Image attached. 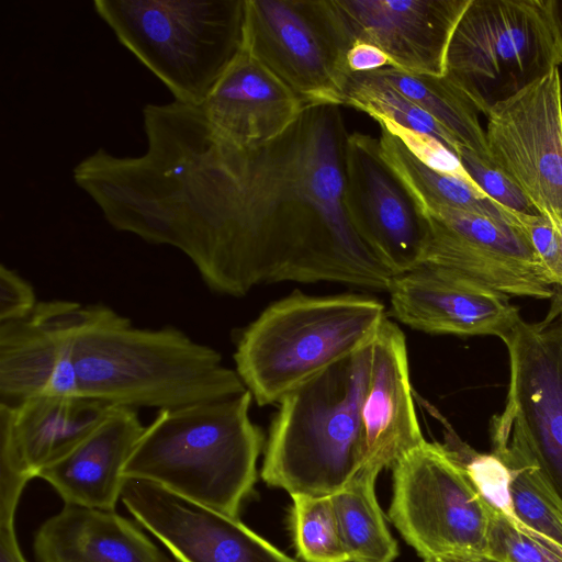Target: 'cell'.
Instances as JSON below:
<instances>
[{
    "instance_id": "16",
    "label": "cell",
    "mask_w": 562,
    "mask_h": 562,
    "mask_svg": "<svg viewBox=\"0 0 562 562\" xmlns=\"http://www.w3.org/2000/svg\"><path fill=\"white\" fill-rule=\"evenodd\" d=\"M391 314L413 329L503 338L521 318L503 294L453 269L422 263L394 276Z\"/></svg>"
},
{
    "instance_id": "17",
    "label": "cell",
    "mask_w": 562,
    "mask_h": 562,
    "mask_svg": "<svg viewBox=\"0 0 562 562\" xmlns=\"http://www.w3.org/2000/svg\"><path fill=\"white\" fill-rule=\"evenodd\" d=\"M200 108L223 140L252 150L280 137L307 105L243 47Z\"/></svg>"
},
{
    "instance_id": "33",
    "label": "cell",
    "mask_w": 562,
    "mask_h": 562,
    "mask_svg": "<svg viewBox=\"0 0 562 562\" xmlns=\"http://www.w3.org/2000/svg\"><path fill=\"white\" fill-rule=\"evenodd\" d=\"M33 286L18 272L0 266V323L27 317L36 307Z\"/></svg>"
},
{
    "instance_id": "21",
    "label": "cell",
    "mask_w": 562,
    "mask_h": 562,
    "mask_svg": "<svg viewBox=\"0 0 562 562\" xmlns=\"http://www.w3.org/2000/svg\"><path fill=\"white\" fill-rule=\"evenodd\" d=\"M33 552L37 562H172L115 510L66 504L38 527Z\"/></svg>"
},
{
    "instance_id": "7",
    "label": "cell",
    "mask_w": 562,
    "mask_h": 562,
    "mask_svg": "<svg viewBox=\"0 0 562 562\" xmlns=\"http://www.w3.org/2000/svg\"><path fill=\"white\" fill-rule=\"evenodd\" d=\"M559 65L548 0H471L450 42L447 75L486 115Z\"/></svg>"
},
{
    "instance_id": "28",
    "label": "cell",
    "mask_w": 562,
    "mask_h": 562,
    "mask_svg": "<svg viewBox=\"0 0 562 562\" xmlns=\"http://www.w3.org/2000/svg\"><path fill=\"white\" fill-rule=\"evenodd\" d=\"M291 522L297 557L304 562H350L330 496L293 494Z\"/></svg>"
},
{
    "instance_id": "26",
    "label": "cell",
    "mask_w": 562,
    "mask_h": 562,
    "mask_svg": "<svg viewBox=\"0 0 562 562\" xmlns=\"http://www.w3.org/2000/svg\"><path fill=\"white\" fill-rule=\"evenodd\" d=\"M429 413L443 426L445 441L441 443L454 461L464 470L482 501L493 515L503 517L510 526L524 535L562 551L548 538L532 530L515 514L510 494V470L494 452L482 453L463 442L447 419L426 401H422Z\"/></svg>"
},
{
    "instance_id": "29",
    "label": "cell",
    "mask_w": 562,
    "mask_h": 562,
    "mask_svg": "<svg viewBox=\"0 0 562 562\" xmlns=\"http://www.w3.org/2000/svg\"><path fill=\"white\" fill-rule=\"evenodd\" d=\"M494 453L510 470V494L517 517L526 526L562 548L561 501L533 467L508 450Z\"/></svg>"
},
{
    "instance_id": "34",
    "label": "cell",
    "mask_w": 562,
    "mask_h": 562,
    "mask_svg": "<svg viewBox=\"0 0 562 562\" xmlns=\"http://www.w3.org/2000/svg\"><path fill=\"white\" fill-rule=\"evenodd\" d=\"M347 68L350 72H372L392 67L387 55L378 46L356 41L347 53Z\"/></svg>"
},
{
    "instance_id": "25",
    "label": "cell",
    "mask_w": 562,
    "mask_h": 562,
    "mask_svg": "<svg viewBox=\"0 0 562 562\" xmlns=\"http://www.w3.org/2000/svg\"><path fill=\"white\" fill-rule=\"evenodd\" d=\"M378 475L360 470L331 495L345 550L350 562H393L398 555L375 495Z\"/></svg>"
},
{
    "instance_id": "37",
    "label": "cell",
    "mask_w": 562,
    "mask_h": 562,
    "mask_svg": "<svg viewBox=\"0 0 562 562\" xmlns=\"http://www.w3.org/2000/svg\"><path fill=\"white\" fill-rule=\"evenodd\" d=\"M443 562H497L495 560L485 558V557H476V558H452L441 560Z\"/></svg>"
},
{
    "instance_id": "2",
    "label": "cell",
    "mask_w": 562,
    "mask_h": 562,
    "mask_svg": "<svg viewBox=\"0 0 562 562\" xmlns=\"http://www.w3.org/2000/svg\"><path fill=\"white\" fill-rule=\"evenodd\" d=\"M79 395L121 407L176 408L247 391L221 353L172 326L134 327L98 304L67 333Z\"/></svg>"
},
{
    "instance_id": "36",
    "label": "cell",
    "mask_w": 562,
    "mask_h": 562,
    "mask_svg": "<svg viewBox=\"0 0 562 562\" xmlns=\"http://www.w3.org/2000/svg\"><path fill=\"white\" fill-rule=\"evenodd\" d=\"M548 7L555 31L560 64L562 65V0H548Z\"/></svg>"
},
{
    "instance_id": "3",
    "label": "cell",
    "mask_w": 562,
    "mask_h": 562,
    "mask_svg": "<svg viewBox=\"0 0 562 562\" xmlns=\"http://www.w3.org/2000/svg\"><path fill=\"white\" fill-rule=\"evenodd\" d=\"M252 395L159 409L132 450L123 477L144 480L239 517L257 481L263 435L250 418Z\"/></svg>"
},
{
    "instance_id": "4",
    "label": "cell",
    "mask_w": 562,
    "mask_h": 562,
    "mask_svg": "<svg viewBox=\"0 0 562 562\" xmlns=\"http://www.w3.org/2000/svg\"><path fill=\"white\" fill-rule=\"evenodd\" d=\"M371 346L306 381L280 402L260 471L266 484L290 495L330 496L364 462L361 407Z\"/></svg>"
},
{
    "instance_id": "14",
    "label": "cell",
    "mask_w": 562,
    "mask_h": 562,
    "mask_svg": "<svg viewBox=\"0 0 562 562\" xmlns=\"http://www.w3.org/2000/svg\"><path fill=\"white\" fill-rule=\"evenodd\" d=\"M121 502L177 562H297L239 518L155 483L124 477Z\"/></svg>"
},
{
    "instance_id": "6",
    "label": "cell",
    "mask_w": 562,
    "mask_h": 562,
    "mask_svg": "<svg viewBox=\"0 0 562 562\" xmlns=\"http://www.w3.org/2000/svg\"><path fill=\"white\" fill-rule=\"evenodd\" d=\"M92 5L183 104L200 106L244 47L246 0H94Z\"/></svg>"
},
{
    "instance_id": "35",
    "label": "cell",
    "mask_w": 562,
    "mask_h": 562,
    "mask_svg": "<svg viewBox=\"0 0 562 562\" xmlns=\"http://www.w3.org/2000/svg\"><path fill=\"white\" fill-rule=\"evenodd\" d=\"M0 562H26L16 539L14 522L0 524Z\"/></svg>"
},
{
    "instance_id": "32",
    "label": "cell",
    "mask_w": 562,
    "mask_h": 562,
    "mask_svg": "<svg viewBox=\"0 0 562 562\" xmlns=\"http://www.w3.org/2000/svg\"><path fill=\"white\" fill-rule=\"evenodd\" d=\"M380 127L394 135L407 150L425 166L457 176L475 184L463 169L459 158L435 137L403 127L386 120H375Z\"/></svg>"
},
{
    "instance_id": "39",
    "label": "cell",
    "mask_w": 562,
    "mask_h": 562,
    "mask_svg": "<svg viewBox=\"0 0 562 562\" xmlns=\"http://www.w3.org/2000/svg\"><path fill=\"white\" fill-rule=\"evenodd\" d=\"M423 562H443L441 560H436V559H432V560H424Z\"/></svg>"
},
{
    "instance_id": "5",
    "label": "cell",
    "mask_w": 562,
    "mask_h": 562,
    "mask_svg": "<svg viewBox=\"0 0 562 562\" xmlns=\"http://www.w3.org/2000/svg\"><path fill=\"white\" fill-rule=\"evenodd\" d=\"M386 318L371 296H313L295 291L241 333L236 372L258 405L279 403L336 363L368 348Z\"/></svg>"
},
{
    "instance_id": "11",
    "label": "cell",
    "mask_w": 562,
    "mask_h": 562,
    "mask_svg": "<svg viewBox=\"0 0 562 562\" xmlns=\"http://www.w3.org/2000/svg\"><path fill=\"white\" fill-rule=\"evenodd\" d=\"M492 164L553 224L562 218V86L559 67L487 114Z\"/></svg>"
},
{
    "instance_id": "24",
    "label": "cell",
    "mask_w": 562,
    "mask_h": 562,
    "mask_svg": "<svg viewBox=\"0 0 562 562\" xmlns=\"http://www.w3.org/2000/svg\"><path fill=\"white\" fill-rule=\"evenodd\" d=\"M375 72L425 110L463 147L492 162L479 110L447 74L441 77L413 75L393 67Z\"/></svg>"
},
{
    "instance_id": "8",
    "label": "cell",
    "mask_w": 562,
    "mask_h": 562,
    "mask_svg": "<svg viewBox=\"0 0 562 562\" xmlns=\"http://www.w3.org/2000/svg\"><path fill=\"white\" fill-rule=\"evenodd\" d=\"M548 315L520 318L502 338L509 356L503 412L492 420V451L508 450L533 467L562 503V295Z\"/></svg>"
},
{
    "instance_id": "10",
    "label": "cell",
    "mask_w": 562,
    "mask_h": 562,
    "mask_svg": "<svg viewBox=\"0 0 562 562\" xmlns=\"http://www.w3.org/2000/svg\"><path fill=\"white\" fill-rule=\"evenodd\" d=\"M350 46L328 0H246L244 48L307 106L345 105Z\"/></svg>"
},
{
    "instance_id": "12",
    "label": "cell",
    "mask_w": 562,
    "mask_h": 562,
    "mask_svg": "<svg viewBox=\"0 0 562 562\" xmlns=\"http://www.w3.org/2000/svg\"><path fill=\"white\" fill-rule=\"evenodd\" d=\"M423 214L422 263L457 270L508 296L553 297L555 289L520 224L448 206Z\"/></svg>"
},
{
    "instance_id": "18",
    "label": "cell",
    "mask_w": 562,
    "mask_h": 562,
    "mask_svg": "<svg viewBox=\"0 0 562 562\" xmlns=\"http://www.w3.org/2000/svg\"><path fill=\"white\" fill-rule=\"evenodd\" d=\"M361 422V470L375 475L426 440L414 405L406 339L387 317L371 345V371Z\"/></svg>"
},
{
    "instance_id": "30",
    "label": "cell",
    "mask_w": 562,
    "mask_h": 562,
    "mask_svg": "<svg viewBox=\"0 0 562 562\" xmlns=\"http://www.w3.org/2000/svg\"><path fill=\"white\" fill-rule=\"evenodd\" d=\"M458 158L475 186L488 198L516 213L539 214L522 191L492 162L482 159L463 146L460 148Z\"/></svg>"
},
{
    "instance_id": "23",
    "label": "cell",
    "mask_w": 562,
    "mask_h": 562,
    "mask_svg": "<svg viewBox=\"0 0 562 562\" xmlns=\"http://www.w3.org/2000/svg\"><path fill=\"white\" fill-rule=\"evenodd\" d=\"M380 128L382 157L404 183L422 212L434 206H448L519 224L518 213L502 206L475 184L425 166L394 135L383 127Z\"/></svg>"
},
{
    "instance_id": "1",
    "label": "cell",
    "mask_w": 562,
    "mask_h": 562,
    "mask_svg": "<svg viewBox=\"0 0 562 562\" xmlns=\"http://www.w3.org/2000/svg\"><path fill=\"white\" fill-rule=\"evenodd\" d=\"M349 136L339 106H307L252 150L196 128L166 193L172 228L205 285L243 296L263 282L330 281L387 291L394 274L345 205Z\"/></svg>"
},
{
    "instance_id": "20",
    "label": "cell",
    "mask_w": 562,
    "mask_h": 562,
    "mask_svg": "<svg viewBox=\"0 0 562 562\" xmlns=\"http://www.w3.org/2000/svg\"><path fill=\"white\" fill-rule=\"evenodd\" d=\"M144 429L135 408L117 406L36 477L47 482L66 505L115 510L121 501L123 468Z\"/></svg>"
},
{
    "instance_id": "15",
    "label": "cell",
    "mask_w": 562,
    "mask_h": 562,
    "mask_svg": "<svg viewBox=\"0 0 562 562\" xmlns=\"http://www.w3.org/2000/svg\"><path fill=\"white\" fill-rule=\"evenodd\" d=\"M471 0H328L350 41L381 48L393 68L441 77L457 25Z\"/></svg>"
},
{
    "instance_id": "38",
    "label": "cell",
    "mask_w": 562,
    "mask_h": 562,
    "mask_svg": "<svg viewBox=\"0 0 562 562\" xmlns=\"http://www.w3.org/2000/svg\"><path fill=\"white\" fill-rule=\"evenodd\" d=\"M557 229H558V233H559V236H560V241H561V246H562V218L557 223L554 224Z\"/></svg>"
},
{
    "instance_id": "19",
    "label": "cell",
    "mask_w": 562,
    "mask_h": 562,
    "mask_svg": "<svg viewBox=\"0 0 562 562\" xmlns=\"http://www.w3.org/2000/svg\"><path fill=\"white\" fill-rule=\"evenodd\" d=\"M115 407L89 397L0 403V474L31 481L86 438Z\"/></svg>"
},
{
    "instance_id": "22",
    "label": "cell",
    "mask_w": 562,
    "mask_h": 562,
    "mask_svg": "<svg viewBox=\"0 0 562 562\" xmlns=\"http://www.w3.org/2000/svg\"><path fill=\"white\" fill-rule=\"evenodd\" d=\"M60 349L55 300L38 302L23 319L0 323V403L44 395Z\"/></svg>"
},
{
    "instance_id": "27",
    "label": "cell",
    "mask_w": 562,
    "mask_h": 562,
    "mask_svg": "<svg viewBox=\"0 0 562 562\" xmlns=\"http://www.w3.org/2000/svg\"><path fill=\"white\" fill-rule=\"evenodd\" d=\"M345 105L386 120L415 132L428 134L457 155L462 145L432 116L395 89L375 71L350 72L345 89Z\"/></svg>"
},
{
    "instance_id": "9",
    "label": "cell",
    "mask_w": 562,
    "mask_h": 562,
    "mask_svg": "<svg viewBox=\"0 0 562 562\" xmlns=\"http://www.w3.org/2000/svg\"><path fill=\"white\" fill-rule=\"evenodd\" d=\"M392 469L389 518L420 558H488L492 513L441 443L425 440Z\"/></svg>"
},
{
    "instance_id": "31",
    "label": "cell",
    "mask_w": 562,
    "mask_h": 562,
    "mask_svg": "<svg viewBox=\"0 0 562 562\" xmlns=\"http://www.w3.org/2000/svg\"><path fill=\"white\" fill-rule=\"evenodd\" d=\"M488 559L497 562H562V551L548 547L492 514Z\"/></svg>"
},
{
    "instance_id": "13",
    "label": "cell",
    "mask_w": 562,
    "mask_h": 562,
    "mask_svg": "<svg viewBox=\"0 0 562 562\" xmlns=\"http://www.w3.org/2000/svg\"><path fill=\"white\" fill-rule=\"evenodd\" d=\"M345 205L358 233L394 274L423 262L427 223L382 157L379 138L349 133L345 149Z\"/></svg>"
}]
</instances>
